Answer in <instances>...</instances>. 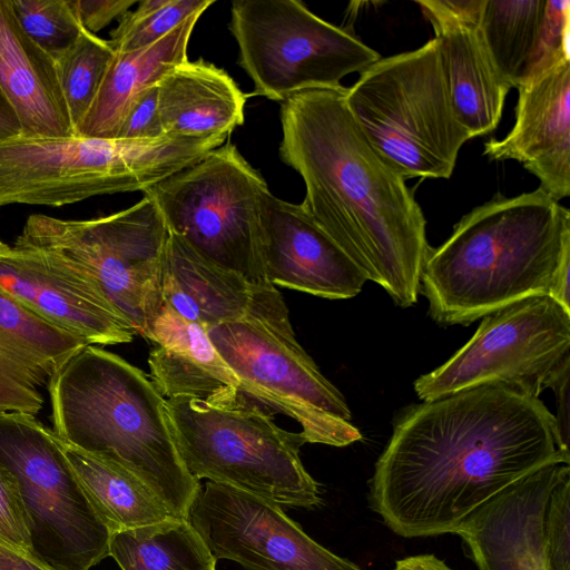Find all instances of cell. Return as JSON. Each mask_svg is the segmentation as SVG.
Instances as JSON below:
<instances>
[{"mask_svg": "<svg viewBox=\"0 0 570 570\" xmlns=\"http://www.w3.org/2000/svg\"><path fill=\"white\" fill-rule=\"evenodd\" d=\"M169 236L155 202L86 220L30 215L14 244L50 253L100 286L110 303L144 336L159 308L160 269Z\"/></svg>", "mask_w": 570, "mask_h": 570, "instance_id": "9c48e42d", "label": "cell"}, {"mask_svg": "<svg viewBox=\"0 0 570 570\" xmlns=\"http://www.w3.org/2000/svg\"><path fill=\"white\" fill-rule=\"evenodd\" d=\"M213 3L214 0H141L136 10L119 18L108 41L115 52L149 47Z\"/></svg>", "mask_w": 570, "mask_h": 570, "instance_id": "f546056e", "label": "cell"}, {"mask_svg": "<svg viewBox=\"0 0 570 570\" xmlns=\"http://www.w3.org/2000/svg\"><path fill=\"white\" fill-rule=\"evenodd\" d=\"M345 100L371 146L404 179L450 178L471 139L453 110L435 38L380 58L346 88Z\"/></svg>", "mask_w": 570, "mask_h": 570, "instance_id": "8992f818", "label": "cell"}, {"mask_svg": "<svg viewBox=\"0 0 570 570\" xmlns=\"http://www.w3.org/2000/svg\"><path fill=\"white\" fill-rule=\"evenodd\" d=\"M551 390L556 395V438L558 449L570 455L569 451V405H570V368L563 372L557 382L553 384Z\"/></svg>", "mask_w": 570, "mask_h": 570, "instance_id": "d590c367", "label": "cell"}, {"mask_svg": "<svg viewBox=\"0 0 570 570\" xmlns=\"http://www.w3.org/2000/svg\"><path fill=\"white\" fill-rule=\"evenodd\" d=\"M1 570V569H0Z\"/></svg>", "mask_w": 570, "mask_h": 570, "instance_id": "ab89813d", "label": "cell"}, {"mask_svg": "<svg viewBox=\"0 0 570 570\" xmlns=\"http://www.w3.org/2000/svg\"><path fill=\"white\" fill-rule=\"evenodd\" d=\"M0 292L88 345L129 343L136 335L94 278L38 248L0 242Z\"/></svg>", "mask_w": 570, "mask_h": 570, "instance_id": "9a60e30c", "label": "cell"}, {"mask_svg": "<svg viewBox=\"0 0 570 570\" xmlns=\"http://www.w3.org/2000/svg\"><path fill=\"white\" fill-rule=\"evenodd\" d=\"M188 520L217 560L245 570H362L309 538L281 505L215 482L200 485Z\"/></svg>", "mask_w": 570, "mask_h": 570, "instance_id": "5bb4252c", "label": "cell"}, {"mask_svg": "<svg viewBox=\"0 0 570 570\" xmlns=\"http://www.w3.org/2000/svg\"><path fill=\"white\" fill-rule=\"evenodd\" d=\"M159 284L165 304L206 330L288 311L273 284H256L216 265L171 233L164 252Z\"/></svg>", "mask_w": 570, "mask_h": 570, "instance_id": "ffe728a7", "label": "cell"}, {"mask_svg": "<svg viewBox=\"0 0 570 570\" xmlns=\"http://www.w3.org/2000/svg\"><path fill=\"white\" fill-rule=\"evenodd\" d=\"M549 570H570V473L553 488L544 517Z\"/></svg>", "mask_w": 570, "mask_h": 570, "instance_id": "1f68e13d", "label": "cell"}, {"mask_svg": "<svg viewBox=\"0 0 570 570\" xmlns=\"http://www.w3.org/2000/svg\"><path fill=\"white\" fill-rule=\"evenodd\" d=\"M24 33L39 47L58 56L67 50L83 30L76 0H9Z\"/></svg>", "mask_w": 570, "mask_h": 570, "instance_id": "4dcf8cb0", "label": "cell"}, {"mask_svg": "<svg viewBox=\"0 0 570 570\" xmlns=\"http://www.w3.org/2000/svg\"><path fill=\"white\" fill-rule=\"evenodd\" d=\"M515 121L502 139L484 144L490 160L519 161L560 202L570 195V59L527 79L518 87Z\"/></svg>", "mask_w": 570, "mask_h": 570, "instance_id": "d6986e66", "label": "cell"}, {"mask_svg": "<svg viewBox=\"0 0 570 570\" xmlns=\"http://www.w3.org/2000/svg\"><path fill=\"white\" fill-rule=\"evenodd\" d=\"M144 337L155 343L148 357L150 377L166 400L189 397L216 406L244 402L237 376L204 326L184 318L161 302Z\"/></svg>", "mask_w": 570, "mask_h": 570, "instance_id": "44dd1931", "label": "cell"}, {"mask_svg": "<svg viewBox=\"0 0 570 570\" xmlns=\"http://www.w3.org/2000/svg\"><path fill=\"white\" fill-rule=\"evenodd\" d=\"M547 0H483L481 31L501 78L511 87L537 73Z\"/></svg>", "mask_w": 570, "mask_h": 570, "instance_id": "4316f807", "label": "cell"}, {"mask_svg": "<svg viewBox=\"0 0 570 570\" xmlns=\"http://www.w3.org/2000/svg\"><path fill=\"white\" fill-rule=\"evenodd\" d=\"M58 440L88 501L111 533L158 523L173 517L161 501L137 479Z\"/></svg>", "mask_w": 570, "mask_h": 570, "instance_id": "484cf974", "label": "cell"}, {"mask_svg": "<svg viewBox=\"0 0 570 570\" xmlns=\"http://www.w3.org/2000/svg\"><path fill=\"white\" fill-rule=\"evenodd\" d=\"M0 465L16 479L31 556L50 570H90L111 532L82 491L59 440L36 415L0 414Z\"/></svg>", "mask_w": 570, "mask_h": 570, "instance_id": "30bf717a", "label": "cell"}, {"mask_svg": "<svg viewBox=\"0 0 570 570\" xmlns=\"http://www.w3.org/2000/svg\"><path fill=\"white\" fill-rule=\"evenodd\" d=\"M179 456L196 479H207L278 505L315 508L317 482L304 468L302 433L278 426L256 405L216 406L189 399L166 400Z\"/></svg>", "mask_w": 570, "mask_h": 570, "instance_id": "52a82bcc", "label": "cell"}, {"mask_svg": "<svg viewBox=\"0 0 570 570\" xmlns=\"http://www.w3.org/2000/svg\"><path fill=\"white\" fill-rule=\"evenodd\" d=\"M21 136L19 120L0 89V141Z\"/></svg>", "mask_w": 570, "mask_h": 570, "instance_id": "74e56055", "label": "cell"}, {"mask_svg": "<svg viewBox=\"0 0 570 570\" xmlns=\"http://www.w3.org/2000/svg\"><path fill=\"white\" fill-rule=\"evenodd\" d=\"M165 135L159 108L157 83L142 90L130 104L116 139L154 140Z\"/></svg>", "mask_w": 570, "mask_h": 570, "instance_id": "836d02e7", "label": "cell"}, {"mask_svg": "<svg viewBox=\"0 0 570 570\" xmlns=\"http://www.w3.org/2000/svg\"><path fill=\"white\" fill-rule=\"evenodd\" d=\"M115 57L108 40L87 30L53 57L73 132L91 107Z\"/></svg>", "mask_w": 570, "mask_h": 570, "instance_id": "f1b7e54d", "label": "cell"}, {"mask_svg": "<svg viewBox=\"0 0 570 570\" xmlns=\"http://www.w3.org/2000/svg\"><path fill=\"white\" fill-rule=\"evenodd\" d=\"M570 210L542 189L494 195L430 247L420 294L440 325L469 324L548 295L570 311Z\"/></svg>", "mask_w": 570, "mask_h": 570, "instance_id": "3957f363", "label": "cell"}, {"mask_svg": "<svg viewBox=\"0 0 570 570\" xmlns=\"http://www.w3.org/2000/svg\"><path fill=\"white\" fill-rule=\"evenodd\" d=\"M202 14L190 16L149 47L115 52L101 87L75 136L116 139L132 100L188 59V42Z\"/></svg>", "mask_w": 570, "mask_h": 570, "instance_id": "d4e9b609", "label": "cell"}, {"mask_svg": "<svg viewBox=\"0 0 570 570\" xmlns=\"http://www.w3.org/2000/svg\"><path fill=\"white\" fill-rule=\"evenodd\" d=\"M109 556L121 570H216L217 559L188 519L111 533Z\"/></svg>", "mask_w": 570, "mask_h": 570, "instance_id": "83f0119b", "label": "cell"}, {"mask_svg": "<svg viewBox=\"0 0 570 570\" xmlns=\"http://www.w3.org/2000/svg\"><path fill=\"white\" fill-rule=\"evenodd\" d=\"M570 463L539 397L479 386L412 404L396 415L370 480V503L403 538L454 533L528 474Z\"/></svg>", "mask_w": 570, "mask_h": 570, "instance_id": "6da1fadb", "label": "cell"}, {"mask_svg": "<svg viewBox=\"0 0 570 570\" xmlns=\"http://www.w3.org/2000/svg\"><path fill=\"white\" fill-rule=\"evenodd\" d=\"M229 30L255 94L274 101L341 86L345 76L362 72L381 58L296 0L233 1Z\"/></svg>", "mask_w": 570, "mask_h": 570, "instance_id": "7c38bea8", "label": "cell"}, {"mask_svg": "<svg viewBox=\"0 0 570 570\" xmlns=\"http://www.w3.org/2000/svg\"><path fill=\"white\" fill-rule=\"evenodd\" d=\"M242 393L294 419L306 443L346 446L362 439L343 394L295 337L288 311L207 328Z\"/></svg>", "mask_w": 570, "mask_h": 570, "instance_id": "8fae6325", "label": "cell"}, {"mask_svg": "<svg viewBox=\"0 0 570 570\" xmlns=\"http://www.w3.org/2000/svg\"><path fill=\"white\" fill-rule=\"evenodd\" d=\"M262 255L274 286L328 299L356 296L367 282L361 269L299 204L265 195Z\"/></svg>", "mask_w": 570, "mask_h": 570, "instance_id": "e0dca14e", "label": "cell"}, {"mask_svg": "<svg viewBox=\"0 0 570 570\" xmlns=\"http://www.w3.org/2000/svg\"><path fill=\"white\" fill-rule=\"evenodd\" d=\"M0 540L31 556L27 515L14 476L0 465ZM32 557V556H31Z\"/></svg>", "mask_w": 570, "mask_h": 570, "instance_id": "d6a6232c", "label": "cell"}, {"mask_svg": "<svg viewBox=\"0 0 570 570\" xmlns=\"http://www.w3.org/2000/svg\"><path fill=\"white\" fill-rule=\"evenodd\" d=\"M53 433L130 474L175 518L188 519L200 483L185 468L166 399L138 367L87 345L48 384Z\"/></svg>", "mask_w": 570, "mask_h": 570, "instance_id": "277c9868", "label": "cell"}, {"mask_svg": "<svg viewBox=\"0 0 570 570\" xmlns=\"http://www.w3.org/2000/svg\"><path fill=\"white\" fill-rule=\"evenodd\" d=\"M570 463L548 464L485 502L454 531L479 570H549L544 517Z\"/></svg>", "mask_w": 570, "mask_h": 570, "instance_id": "2e32d148", "label": "cell"}, {"mask_svg": "<svg viewBox=\"0 0 570 570\" xmlns=\"http://www.w3.org/2000/svg\"><path fill=\"white\" fill-rule=\"evenodd\" d=\"M225 141L167 135L154 140L88 137L0 141V207H60L150 188Z\"/></svg>", "mask_w": 570, "mask_h": 570, "instance_id": "5b68a950", "label": "cell"}, {"mask_svg": "<svg viewBox=\"0 0 570 570\" xmlns=\"http://www.w3.org/2000/svg\"><path fill=\"white\" fill-rule=\"evenodd\" d=\"M438 41L453 110L471 138L499 125L511 87L499 75L481 27L483 0L416 1Z\"/></svg>", "mask_w": 570, "mask_h": 570, "instance_id": "ac0fdd59", "label": "cell"}, {"mask_svg": "<svg viewBox=\"0 0 570 570\" xmlns=\"http://www.w3.org/2000/svg\"><path fill=\"white\" fill-rule=\"evenodd\" d=\"M87 345L0 292V414L37 415L45 402L41 389Z\"/></svg>", "mask_w": 570, "mask_h": 570, "instance_id": "7402d4cb", "label": "cell"}, {"mask_svg": "<svg viewBox=\"0 0 570 570\" xmlns=\"http://www.w3.org/2000/svg\"><path fill=\"white\" fill-rule=\"evenodd\" d=\"M570 368V311L548 295L531 296L484 317L445 363L414 382L423 402L479 386H504L539 397Z\"/></svg>", "mask_w": 570, "mask_h": 570, "instance_id": "4fadbf2b", "label": "cell"}, {"mask_svg": "<svg viewBox=\"0 0 570 570\" xmlns=\"http://www.w3.org/2000/svg\"><path fill=\"white\" fill-rule=\"evenodd\" d=\"M0 89L27 138L75 136L55 58L18 23L0 0Z\"/></svg>", "mask_w": 570, "mask_h": 570, "instance_id": "603a6c76", "label": "cell"}, {"mask_svg": "<svg viewBox=\"0 0 570 570\" xmlns=\"http://www.w3.org/2000/svg\"><path fill=\"white\" fill-rule=\"evenodd\" d=\"M268 191L259 173L226 142L142 193L155 202L169 233L216 265L268 284L262 255Z\"/></svg>", "mask_w": 570, "mask_h": 570, "instance_id": "ba28073f", "label": "cell"}, {"mask_svg": "<svg viewBox=\"0 0 570 570\" xmlns=\"http://www.w3.org/2000/svg\"><path fill=\"white\" fill-rule=\"evenodd\" d=\"M346 88H315L282 102V160L305 185L302 206L367 281L395 305L417 302L431 247L426 219L405 179L371 146Z\"/></svg>", "mask_w": 570, "mask_h": 570, "instance_id": "7a4b0ae2", "label": "cell"}, {"mask_svg": "<svg viewBox=\"0 0 570 570\" xmlns=\"http://www.w3.org/2000/svg\"><path fill=\"white\" fill-rule=\"evenodd\" d=\"M165 135L225 141L243 125L246 96L222 68L188 59L157 83Z\"/></svg>", "mask_w": 570, "mask_h": 570, "instance_id": "cb8c5ba5", "label": "cell"}, {"mask_svg": "<svg viewBox=\"0 0 570 570\" xmlns=\"http://www.w3.org/2000/svg\"><path fill=\"white\" fill-rule=\"evenodd\" d=\"M135 3L136 0H76L82 28L94 35L122 17Z\"/></svg>", "mask_w": 570, "mask_h": 570, "instance_id": "e575fe53", "label": "cell"}, {"mask_svg": "<svg viewBox=\"0 0 570 570\" xmlns=\"http://www.w3.org/2000/svg\"><path fill=\"white\" fill-rule=\"evenodd\" d=\"M1 570H50L23 550L0 540Z\"/></svg>", "mask_w": 570, "mask_h": 570, "instance_id": "8d00e7d4", "label": "cell"}, {"mask_svg": "<svg viewBox=\"0 0 570 570\" xmlns=\"http://www.w3.org/2000/svg\"><path fill=\"white\" fill-rule=\"evenodd\" d=\"M392 570H453L434 554H417L395 562Z\"/></svg>", "mask_w": 570, "mask_h": 570, "instance_id": "f35d334b", "label": "cell"}]
</instances>
